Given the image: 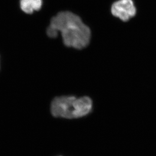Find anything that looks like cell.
Returning <instances> with one entry per match:
<instances>
[{
	"mask_svg": "<svg viewBox=\"0 0 156 156\" xmlns=\"http://www.w3.org/2000/svg\"><path fill=\"white\" fill-rule=\"evenodd\" d=\"M58 32L62 34L63 43L69 47L82 49L90 42V29L72 12H59L51 19L47 34L50 38H56Z\"/></svg>",
	"mask_w": 156,
	"mask_h": 156,
	"instance_id": "cell-1",
	"label": "cell"
},
{
	"mask_svg": "<svg viewBox=\"0 0 156 156\" xmlns=\"http://www.w3.org/2000/svg\"><path fill=\"white\" fill-rule=\"evenodd\" d=\"M92 105L91 99L87 96H60L55 98L51 102V113L58 118H79L89 114Z\"/></svg>",
	"mask_w": 156,
	"mask_h": 156,
	"instance_id": "cell-2",
	"label": "cell"
},
{
	"mask_svg": "<svg viewBox=\"0 0 156 156\" xmlns=\"http://www.w3.org/2000/svg\"><path fill=\"white\" fill-rule=\"evenodd\" d=\"M112 13L123 21H127L134 16L136 10L132 0H119L112 6Z\"/></svg>",
	"mask_w": 156,
	"mask_h": 156,
	"instance_id": "cell-3",
	"label": "cell"
},
{
	"mask_svg": "<svg viewBox=\"0 0 156 156\" xmlns=\"http://www.w3.org/2000/svg\"><path fill=\"white\" fill-rule=\"evenodd\" d=\"M42 6V0H20V6L21 10L26 13L32 14L38 11Z\"/></svg>",
	"mask_w": 156,
	"mask_h": 156,
	"instance_id": "cell-4",
	"label": "cell"
}]
</instances>
